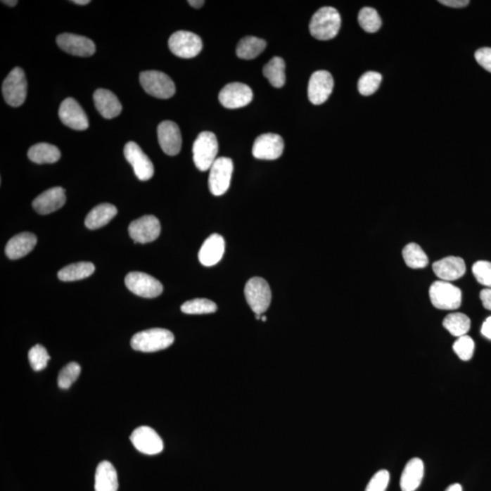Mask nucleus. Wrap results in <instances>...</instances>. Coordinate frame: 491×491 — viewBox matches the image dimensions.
Returning <instances> with one entry per match:
<instances>
[{"mask_svg": "<svg viewBox=\"0 0 491 491\" xmlns=\"http://www.w3.org/2000/svg\"><path fill=\"white\" fill-rule=\"evenodd\" d=\"M27 156L34 163L52 164L60 160L61 153L60 149L54 145L39 143L30 148Z\"/></svg>", "mask_w": 491, "mask_h": 491, "instance_id": "28", "label": "nucleus"}, {"mask_svg": "<svg viewBox=\"0 0 491 491\" xmlns=\"http://www.w3.org/2000/svg\"><path fill=\"white\" fill-rule=\"evenodd\" d=\"M439 2L447 7L454 8H465L469 4L468 0H440Z\"/></svg>", "mask_w": 491, "mask_h": 491, "instance_id": "43", "label": "nucleus"}, {"mask_svg": "<svg viewBox=\"0 0 491 491\" xmlns=\"http://www.w3.org/2000/svg\"><path fill=\"white\" fill-rule=\"evenodd\" d=\"M188 3L191 6V7L196 8L203 7V5L205 4V1H203V0H189Z\"/></svg>", "mask_w": 491, "mask_h": 491, "instance_id": "46", "label": "nucleus"}, {"mask_svg": "<svg viewBox=\"0 0 491 491\" xmlns=\"http://www.w3.org/2000/svg\"><path fill=\"white\" fill-rule=\"evenodd\" d=\"M265 40L256 37H246L239 42L237 46V55L242 60H253L265 51Z\"/></svg>", "mask_w": 491, "mask_h": 491, "instance_id": "29", "label": "nucleus"}, {"mask_svg": "<svg viewBox=\"0 0 491 491\" xmlns=\"http://www.w3.org/2000/svg\"><path fill=\"white\" fill-rule=\"evenodd\" d=\"M359 23L368 33L377 32L382 24L380 15L372 8H363L359 11Z\"/></svg>", "mask_w": 491, "mask_h": 491, "instance_id": "35", "label": "nucleus"}, {"mask_svg": "<svg viewBox=\"0 0 491 491\" xmlns=\"http://www.w3.org/2000/svg\"><path fill=\"white\" fill-rule=\"evenodd\" d=\"M82 368L77 362H70L61 369L58 378V387L62 390H68L71 385L79 377Z\"/></svg>", "mask_w": 491, "mask_h": 491, "instance_id": "37", "label": "nucleus"}, {"mask_svg": "<svg viewBox=\"0 0 491 491\" xmlns=\"http://www.w3.org/2000/svg\"><path fill=\"white\" fill-rule=\"evenodd\" d=\"M65 189L55 186L43 192L33 200V209L42 215H46L61 209L66 203Z\"/></svg>", "mask_w": 491, "mask_h": 491, "instance_id": "20", "label": "nucleus"}, {"mask_svg": "<svg viewBox=\"0 0 491 491\" xmlns=\"http://www.w3.org/2000/svg\"><path fill=\"white\" fill-rule=\"evenodd\" d=\"M158 139L164 153L176 156L182 145L181 133L178 125L173 121L165 120L158 127Z\"/></svg>", "mask_w": 491, "mask_h": 491, "instance_id": "18", "label": "nucleus"}, {"mask_svg": "<svg viewBox=\"0 0 491 491\" xmlns=\"http://www.w3.org/2000/svg\"><path fill=\"white\" fill-rule=\"evenodd\" d=\"M334 89V79L326 70L316 71L310 77L307 95L314 105H321L328 101Z\"/></svg>", "mask_w": 491, "mask_h": 491, "instance_id": "15", "label": "nucleus"}, {"mask_svg": "<svg viewBox=\"0 0 491 491\" xmlns=\"http://www.w3.org/2000/svg\"><path fill=\"white\" fill-rule=\"evenodd\" d=\"M402 256L410 269H424L428 266V257L418 244L409 243L402 250Z\"/></svg>", "mask_w": 491, "mask_h": 491, "instance_id": "33", "label": "nucleus"}, {"mask_svg": "<svg viewBox=\"0 0 491 491\" xmlns=\"http://www.w3.org/2000/svg\"><path fill=\"white\" fill-rule=\"evenodd\" d=\"M125 284L132 293L142 298H157L163 292V286L158 279L143 272L129 273Z\"/></svg>", "mask_w": 491, "mask_h": 491, "instance_id": "10", "label": "nucleus"}, {"mask_svg": "<svg viewBox=\"0 0 491 491\" xmlns=\"http://www.w3.org/2000/svg\"><path fill=\"white\" fill-rule=\"evenodd\" d=\"M2 3L3 4L9 6V7H15V6L18 4L17 0H12V1H11V0H9V1L8 0H5V1H2Z\"/></svg>", "mask_w": 491, "mask_h": 491, "instance_id": "49", "label": "nucleus"}, {"mask_svg": "<svg viewBox=\"0 0 491 491\" xmlns=\"http://www.w3.org/2000/svg\"><path fill=\"white\" fill-rule=\"evenodd\" d=\"M261 320H262L263 322H265L267 320L266 317H261Z\"/></svg>", "mask_w": 491, "mask_h": 491, "instance_id": "50", "label": "nucleus"}, {"mask_svg": "<svg viewBox=\"0 0 491 491\" xmlns=\"http://www.w3.org/2000/svg\"><path fill=\"white\" fill-rule=\"evenodd\" d=\"M432 269L441 281L449 282L457 281L464 276L466 264L461 257H447L434 262Z\"/></svg>", "mask_w": 491, "mask_h": 491, "instance_id": "21", "label": "nucleus"}, {"mask_svg": "<svg viewBox=\"0 0 491 491\" xmlns=\"http://www.w3.org/2000/svg\"><path fill=\"white\" fill-rule=\"evenodd\" d=\"M341 18L337 9L325 7L313 15L310 23V34L319 40L334 39L340 30Z\"/></svg>", "mask_w": 491, "mask_h": 491, "instance_id": "1", "label": "nucleus"}, {"mask_svg": "<svg viewBox=\"0 0 491 491\" xmlns=\"http://www.w3.org/2000/svg\"><path fill=\"white\" fill-rule=\"evenodd\" d=\"M430 298L432 305L442 310H458L461 305L462 293L450 282L435 281L431 286Z\"/></svg>", "mask_w": 491, "mask_h": 491, "instance_id": "4", "label": "nucleus"}, {"mask_svg": "<svg viewBox=\"0 0 491 491\" xmlns=\"http://www.w3.org/2000/svg\"><path fill=\"white\" fill-rule=\"evenodd\" d=\"M27 89L26 75L23 68H15L3 82V97L11 107H20L26 101Z\"/></svg>", "mask_w": 491, "mask_h": 491, "instance_id": "7", "label": "nucleus"}, {"mask_svg": "<svg viewBox=\"0 0 491 491\" xmlns=\"http://www.w3.org/2000/svg\"><path fill=\"white\" fill-rule=\"evenodd\" d=\"M475 278L480 284L491 288V262L489 261H477L472 267Z\"/></svg>", "mask_w": 491, "mask_h": 491, "instance_id": "40", "label": "nucleus"}, {"mask_svg": "<svg viewBox=\"0 0 491 491\" xmlns=\"http://www.w3.org/2000/svg\"><path fill=\"white\" fill-rule=\"evenodd\" d=\"M139 80H141L142 88L152 97L167 99L175 94V84L167 74L160 71H144L141 73Z\"/></svg>", "mask_w": 491, "mask_h": 491, "instance_id": "5", "label": "nucleus"}, {"mask_svg": "<svg viewBox=\"0 0 491 491\" xmlns=\"http://www.w3.org/2000/svg\"><path fill=\"white\" fill-rule=\"evenodd\" d=\"M284 141L281 136L267 133L257 136L253 148V156L257 160H274L281 156Z\"/></svg>", "mask_w": 491, "mask_h": 491, "instance_id": "16", "label": "nucleus"}, {"mask_svg": "<svg viewBox=\"0 0 491 491\" xmlns=\"http://www.w3.org/2000/svg\"><path fill=\"white\" fill-rule=\"evenodd\" d=\"M390 478V472L388 471L382 469L378 471L369 480L365 491H386Z\"/></svg>", "mask_w": 491, "mask_h": 491, "instance_id": "41", "label": "nucleus"}, {"mask_svg": "<svg viewBox=\"0 0 491 491\" xmlns=\"http://www.w3.org/2000/svg\"><path fill=\"white\" fill-rule=\"evenodd\" d=\"M57 44L62 51L77 57H90L96 52V46L91 39L75 34H60L57 37Z\"/></svg>", "mask_w": 491, "mask_h": 491, "instance_id": "19", "label": "nucleus"}, {"mask_svg": "<svg viewBox=\"0 0 491 491\" xmlns=\"http://www.w3.org/2000/svg\"><path fill=\"white\" fill-rule=\"evenodd\" d=\"M124 155L127 162L132 165L135 175L139 180L147 181L153 177V164L136 143L127 142L124 148Z\"/></svg>", "mask_w": 491, "mask_h": 491, "instance_id": "11", "label": "nucleus"}, {"mask_svg": "<svg viewBox=\"0 0 491 491\" xmlns=\"http://www.w3.org/2000/svg\"><path fill=\"white\" fill-rule=\"evenodd\" d=\"M51 359L48 351L42 345L37 344L31 347L29 352V360L31 368L35 371H43L48 366L49 360Z\"/></svg>", "mask_w": 491, "mask_h": 491, "instance_id": "38", "label": "nucleus"}, {"mask_svg": "<svg viewBox=\"0 0 491 491\" xmlns=\"http://www.w3.org/2000/svg\"><path fill=\"white\" fill-rule=\"evenodd\" d=\"M445 491H462V487L461 484L455 483L447 487Z\"/></svg>", "mask_w": 491, "mask_h": 491, "instance_id": "47", "label": "nucleus"}, {"mask_svg": "<svg viewBox=\"0 0 491 491\" xmlns=\"http://www.w3.org/2000/svg\"><path fill=\"white\" fill-rule=\"evenodd\" d=\"M480 298L485 309L491 312V288H485L481 291Z\"/></svg>", "mask_w": 491, "mask_h": 491, "instance_id": "44", "label": "nucleus"}, {"mask_svg": "<svg viewBox=\"0 0 491 491\" xmlns=\"http://www.w3.org/2000/svg\"><path fill=\"white\" fill-rule=\"evenodd\" d=\"M161 227L160 220L152 215L143 216L130 223L129 233L136 243L146 244L156 241L160 237Z\"/></svg>", "mask_w": 491, "mask_h": 491, "instance_id": "12", "label": "nucleus"}, {"mask_svg": "<svg viewBox=\"0 0 491 491\" xmlns=\"http://www.w3.org/2000/svg\"><path fill=\"white\" fill-rule=\"evenodd\" d=\"M93 98H94L96 108L105 119H114V117L119 116L122 111V106H121L119 98L110 90L97 89L93 95Z\"/></svg>", "mask_w": 491, "mask_h": 491, "instance_id": "23", "label": "nucleus"}, {"mask_svg": "<svg viewBox=\"0 0 491 491\" xmlns=\"http://www.w3.org/2000/svg\"><path fill=\"white\" fill-rule=\"evenodd\" d=\"M216 303L207 298H195V300L186 301L181 306V312L191 315H201V314H210L217 312Z\"/></svg>", "mask_w": 491, "mask_h": 491, "instance_id": "34", "label": "nucleus"}, {"mask_svg": "<svg viewBox=\"0 0 491 491\" xmlns=\"http://www.w3.org/2000/svg\"><path fill=\"white\" fill-rule=\"evenodd\" d=\"M193 160L196 167L200 172H207L210 170L214 162L217 160V152H219V143L216 135L212 132H201L194 141Z\"/></svg>", "mask_w": 491, "mask_h": 491, "instance_id": "3", "label": "nucleus"}, {"mask_svg": "<svg viewBox=\"0 0 491 491\" xmlns=\"http://www.w3.org/2000/svg\"><path fill=\"white\" fill-rule=\"evenodd\" d=\"M117 208L113 205L104 203L95 207L88 214L85 219V225L89 229L102 228L110 223L117 215Z\"/></svg>", "mask_w": 491, "mask_h": 491, "instance_id": "27", "label": "nucleus"}, {"mask_svg": "<svg viewBox=\"0 0 491 491\" xmlns=\"http://www.w3.org/2000/svg\"><path fill=\"white\" fill-rule=\"evenodd\" d=\"M130 440L133 446L143 454H160L164 449L163 440L153 428L147 426L136 428L130 435Z\"/></svg>", "mask_w": 491, "mask_h": 491, "instance_id": "13", "label": "nucleus"}, {"mask_svg": "<svg viewBox=\"0 0 491 491\" xmlns=\"http://www.w3.org/2000/svg\"><path fill=\"white\" fill-rule=\"evenodd\" d=\"M71 2L74 3V4L80 5V6L88 5L90 3L89 0H75V1H71Z\"/></svg>", "mask_w": 491, "mask_h": 491, "instance_id": "48", "label": "nucleus"}, {"mask_svg": "<svg viewBox=\"0 0 491 491\" xmlns=\"http://www.w3.org/2000/svg\"><path fill=\"white\" fill-rule=\"evenodd\" d=\"M246 300L255 314L262 315L272 303V291L269 283L262 278L255 276L245 286Z\"/></svg>", "mask_w": 491, "mask_h": 491, "instance_id": "6", "label": "nucleus"}, {"mask_svg": "<svg viewBox=\"0 0 491 491\" xmlns=\"http://www.w3.org/2000/svg\"><path fill=\"white\" fill-rule=\"evenodd\" d=\"M170 51L177 57L192 58L197 57L202 51V40L189 31H177L170 37Z\"/></svg>", "mask_w": 491, "mask_h": 491, "instance_id": "8", "label": "nucleus"}, {"mask_svg": "<svg viewBox=\"0 0 491 491\" xmlns=\"http://www.w3.org/2000/svg\"><path fill=\"white\" fill-rule=\"evenodd\" d=\"M225 251V241L222 236L213 234L205 241L198 253V260L205 267H212L222 260Z\"/></svg>", "mask_w": 491, "mask_h": 491, "instance_id": "22", "label": "nucleus"}, {"mask_svg": "<svg viewBox=\"0 0 491 491\" xmlns=\"http://www.w3.org/2000/svg\"><path fill=\"white\" fill-rule=\"evenodd\" d=\"M424 476V463L419 458H413L407 463L400 478L402 491H415Z\"/></svg>", "mask_w": 491, "mask_h": 491, "instance_id": "25", "label": "nucleus"}, {"mask_svg": "<svg viewBox=\"0 0 491 491\" xmlns=\"http://www.w3.org/2000/svg\"><path fill=\"white\" fill-rule=\"evenodd\" d=\"M37 244V237L30 232L15 235L6 246L5 253L8 259L18 260L31 253Z\"/></svg>", "mask_w": 491, "mask_h": 491, "instance_id": "24", "label": "nucleus"}, {"mask_svg": "<svg viewBox=\"0 0 491 491\" xmlns=\"http://www.w3.org/2000/svg\"><path fill=\"white\" fill-rule=\"evenodd\" d=\"M481 333L484 337L491 340V317L485 320L483 327H481Z\"/></svg>", "mask_w": 491, "mask_h": 491, "instance_id": "45", "label": "nucleus"}, {"mask_svg": "<svg viewBox=\"0 0 491 491\" xmlns=\"http://www.w3.org/2000/svg\"><path fill=\"white\" fill-rule=\"evenodd\" d=\"M94 272V264L91 262H79L65 267L58 273V276L62 281H76L89 278Z\"/></svg>", "mask_w": 491, "mask_h": 491, "instance_id": "30", "label": "nucleus"}, {"mask_svg": "<svg viewBox=\"0 0 491 491\" xmlns=\"http://www.w3.org/2000/svg\"><path fill=\"white\" fill-rule=\"evenodd\" d=\"M233 161L229 158H217L210 170L209 186L214 196L225 194L231 182Z\"/></svg>", "mask_w": 491, "mask_h": 491, "instance_id": "9", "label": "nucleus"}, {"mask_svg": "<svg viewBox=\"0 0 491 491\" xmlns=\"http://www.w3.org/2000/svg\"><path fill=\"white\" fill-rule=\"evenodd\" d=\"M253 89L246 84L239 82L228 84L219 95V102L223 107L231 110L246 107L253 101Z\"/></svg>", "mask_w": 491, "mask_h": 491, "instance_id": "14", "label": "nucleus"}, {"mask_svg": "<svg viewBox=\"0 0 491 491\" xmlns=\"http://www.w3.org/2000/svg\"><path fill=\"white\" fill-rule=\"evenodd\" d=\"M475 350L474 340L469 336L465 335L459 337L453 345V350L459 359L468 362L473 357Z\"/></svg>", "mask_w": 491, "mask_h": 491, "instance_id": "39", "label": "nucleus"}, {"mask_svg": "<svg viewBox=\"0 0 491 491\" xmlns=\"http://www.w3.org/2000/svg\"><path fill=\"white\" fill-rule=\"evenodd\" d=\"M475 58L481 67L491 73V48H483L475 53Z\"/></svg>", "mask_w": 491, "mask_h": 491, "instance_id": "42", "label": "nucleus"}, {"mask_svg": "<svg viewBox=\"0 0 491 491\" xmlns=\"http://www.w3.org/2000/svg\"><path fill=\"white\" fill-rule=\"evenodd\" d=\"M382 76L380 73L369 71L360 77L357 83V89L363 96H371L380 88Z\"/></svg>", "mask_w": 491, "mask_h": 491, "instance_id": "36", "label": "nucleus"}, {"mask_svg": "<svg viewBox=\"0 0 491 491\" xmlns=\"http://www.w3.org/2000/svg\"><path fill=\"white\" fill-rule=\"evenodd\" d=\"M443 327L455 337H462L468 333L471 329V319L463 313L449 314L443 320Z\"/></svg>", "mask_w": 491, "mask_h": 491, "instance_id": "32", "label": "nucleus"}, {"mask_svg": "<svg viewBox=\"0 0 491 491\" xmlns=\"http://www.w3.org/2000/svg\"><path fill=\"white\" fill-rule=\"evenodd\" d=\"M61 122L75 130H86L89 126V119L79 102L68 98L62 102L58 110Z\"/></svg>", "mask_w": 491, "mask_h": 491, "instance_id": "17", "label": "nucleus"}, {"mask_svg": "<svg viewBox=\"0 0 491 491\" xmlns=\"http://www.w3.org/2000/svg\"><path fill=\"white\" fill-rule=\"evenodd\" d=\"M286 65L283 58L274 57L263 68L266 79L274 88H282L286 82Z\"/></svg>", "mask_w": 491, "mask_h": 491, "instance_id": "31", "label": "nucleus"}, {"mask_svg": "<svg viewBox=\"0 0 491 491\" xmlns=\"http://www.w3.org/2000/svg\"><path fill=\"white\" fill-rule=\"evenodd\" d=\"M172 332L164 329H151L133 336L130 345L132 349L141 352H156L172 346Z\"/></svg>", "mask_w": 491, "mask_h": 491, "instance_id": "2", "label": "nucleus"}, {"mask_svg": "<svg viewBox=\"0 0 491 491\" xmlns=\"http://www.w3.org/2000/svg\"><path fill=\"white\" fill-rule=\"evenodd\" d=\"M119 480L116 468L110 461H102L98 465L95 475V491H117Z\"/></svg>", "mask_w": 491, "mask_h": 491, "instance_id": "26", "label": "nucleus"}]
</instances>
